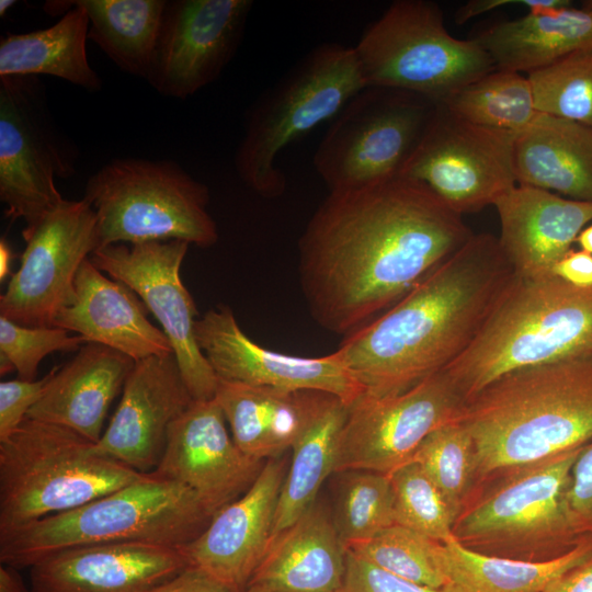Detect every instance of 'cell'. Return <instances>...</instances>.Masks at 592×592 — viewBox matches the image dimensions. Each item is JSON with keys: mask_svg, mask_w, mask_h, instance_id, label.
<instances>
[{"mask_svg": "<svg viewBox=\"0 0 592 592\" xmlns=\"http://www.w3.org/2000/svg\"><path fill=\"white\" fill-rule=\"evenodd\" d=\"M474 234L425 184L397 175L330 191L298 241L314 320L349 335L386 311Z\"/></svg>", "mask_w": 592, "mask_h": 592, "instance_id": "1", "label": "cell"}, {"mask_svg": "<svg viewBox=\"0 0 592 592\" xmlns=\"http://www.w3.org/2000/svg\"><path fill=\"white\" fill-rule=\"evenodd\" d=\"M514 276L499 239L477 234L335 350L362 389L383 397L445 369L474 342Z\"/></svg>", "mask_w": 592, "mask_h": 592, "instance_id": "2", "label": "cell"}, {"mask_svg": "<svg viewBox=\"0 0 592 592\" xmlns=\"http://www.w3.org/2000/svg\"><path fill=\"white\" fill-rule=\"evenodd\" d=\"M459 420L473 437L480 476L581 448L592 442V362L510 372L470 398Z\"/></svg>", "mask_w": 592, "mask_h": 592, "instance_id": "3", "label": "cell"}, {"mask_svg": "<svg viewBox=\"0 0 592 592\" xmlns=\"http://www.w3.org/2000/svg\"><path fill=\"white\" fill-rule=\"evenodd\" d=\"M560 361L592 362V287L513 276L469 348L443 372L466 402L501 376Z\"/></svg>", "mask_w": 592, "mask_h": 592, "instance_id": "4", "label": "cell"}, {"mask_svg": "<svg viewBox=\"0 0 592 592\" xmlns=\"http://www.w3.org/2000/svg\"><path fill=\"white\" fill-rule=\"evenodd\" d=\"M210 519L190 488L145 474L76 509L0 532V561L30 568L59 550L100 544L182 547L197 537Z\"/></svg>", "mask_w": 592, "mask_h": 592, "instance_id": "5", "label": "cell"}, {"mask_svg": "<svg viewBox=\"0 0 592 592\" xmlns=\"http://www.w3.org/2000/svg\"><path fill=\"white\" fill-rule=\"evenodd\" d=\"M145 474L58 424L26 418L0 442V532L76 509Z\"/></svg>", "mask_w": 592, "mask_h": 592, "instance_id": "6", "label": "cell"}, {"mask_svg": "<svg viewBox=\"0 0 592 592\" xmlns=\"http://www.w3.org/2000/svg\"><path fill=\"white\" fill-rule=\"evenodd\" d=\"M364 88L353 47H315L252 105L235 158L241 180L265 197L281 195L286 186L276 167L282 150L335 117Z\"/></svg>", "mask_w": 592, "mask_h": 592, "instance_id": "7", "label": "cell"}, {"mask_svg": "<svg viewBox=\"0 0 592 592\" xmlns=\"http://www.w3.org/2000/svg\"><path fill=\"white\" fill-rule=\"evenodd\" d=\"M353 49L365 87L410 92L436 105L496 69L476 38L452 36L439 5L425 0L392 2Z\"/></svg>", "mask_w": 592, "mask_h": 592, "instance_id": "8", "label": "cell"}, {"mask_svg": "<svg viewBox=\"0 0 592 592\" xmlns=\"http://www.w3.org/2000/svg\"><path fill=\"white\" fill-rule=\"evenodd\" d=\"M83 198L96 214L100 248L159 240L207 248L218 240L207 186L173 161H110L88 180Z\"/></svg>", "mask_w": 592, "mask_h": 592, "instance_id": "9", "label": "cell"}, {"mask_svg": "<svg viewBox=\"0 0 592 592\" xmlns=\"http://www.w3.org/2000/svg\"><path fill=\"white\" fill-rule=\"evenodd\" d=\"M583 447L511 470L456 521V539L471 549L525 560H546L573 548L587 538L568 497L572 466Z\"/></svg>", "mask_w": 592, "mask_h": 592, "instance_id": "10", "label": "cell"}, {"mask_svg": "<svg viewBox=\"0 0 592 592\" xmlns=\"http://www.w3.org/2000/svg\"><path fill=\"white\" fill-rule=\"evenodd\" d=\"M436 104L406 91L366 87L334 117L312 159L330 191L400 175Z\"/></svg>", "mask_w": 592, "mask_h": 592, "instance_id": "11", "label": "cell"}, {"mask_svg": "<svg viewBox=\"0 0 592 592\" xmlns=\"http://www.w3.org/2000/svg\"><path fill=\"white\" fill-rule=\"evenodd\" d=\"M44 101L37 77H0V200L23 231L65 201L55 179L73 172Z\"/></svg>", "mask_w": 592, "mask_h": 592, "instance_id": "12", "label": "cell"}, {"mask_svg": "<svg viewBox=\"0 0 592 592\" xmlns=\"http://www.w3.org/2000/svg\"><path fill=\"white\" fill-rule=\"evenodd\" d=\"M516 135L473 124L436 105L400 175L422 182L462 216L479 212L517 185Z\"/></svg>", "mask_w": 592, "mask_h": 592, "instance_id": "13", "label": "cell"}, {"mask_svg": "<svg viewBox=\"0 0 592 592\" xmlns=\"http://www.w3.org/2000/svg\"><path fill=\"white\" fill-rule=\"evenodd\" d=\"M465 405L443 371L399 394L361 395L349 407L335 473L390 474L412 458L429 434L459 420Z\"/></svg>", "mask_w": 592, "mask_h": 592, "instance_id": "14", "label": "cell"}, {"mask_svg": "<svg viewBox=\"0 0 592 592\" xmlns=\"http://www.w3.org/2000/svg\"><path fill=\"white\" fill-rule=\"evenodd\" d=\"M19 269L0 296V316L27 327H53L75 299L82 263L100 248L96 214L84 198L65 200L32 229Z\"/></svg>", "mask_w": 592, "mask_h": 592, "instance_id": "15", "label": "cell"}, {"mask_svg": "<svg viewBox=\"0 0 592 592\" xmlns=\"http://www.w3.org/2000/svg\"><path fill=\"white\" fill-rule=\"evenodd\" d=\"M189 246L182 240L115 243L98 248L90 260L140 297L169 339L193 399L205 401L215 398L219 378L197 344V309L180 275Z\"/></svg>", "mask_w": 592, "mask_h": 592, "instance_id": "16", "label": "cell"}, {"mask_svg": "<svg viewBox=\"0 0 592 592\" xmlns=\"http://www.w3.org/2000/svg\"><path fill=\"white\" fill-rule=\"evenodd\" d=\"M251 0L168 1L147 81L186 99L218 78L241 41Z\"/></svg>", "mask_w": 592, "mask_h": 592, "instance_id": "17", "label": "cell"}, {"mask_svg": "<svg viewBox=\"0 0 592 592\" xmlns=\"http://www.w3.org/2000/svg\"><path fill=\"white\" fill-rule=\"evenodd\" d=\"M195 337L221 380L288 391H321L349 407L362 395L335 351L318 357L271 351L242 331L228 306L219 305L197 319Z\"/></svg>", "mask_w": 592, "mask_h": 592, "instance_id": "18", "label": "cell"}, {"mask_svg": "<svg viewBox=\"0 0 592 592\" xmlns=\"http://www.w3.org/2000/svg\"><path fill=\"white\" fill-rule=\"evenodd\" d=\"M214 399L194 401L169 429L157 467L149 474L190 488L213 516L253 483L263 460L244 454Z\"/></svg>", "mask_w": 592, "mask_h": 592, "instance_id": "19", "label": "cell"}, {"mask_svg": "<svg viewBox=\"0 0 592 592\" xmlns=\"http://www.w3.org/2000/svg\"><path fill=\"white\" fill-rule=\"evenodd\" d=\"M194 401L173 353L137 361L94 451L149 474L160 462L170 426Z\"/></svg>", "mask_w": 592, "mask_h": 592, "instance_id": "20", "label": "cell"}, {"mask_svg": "<svg viewBox=\"0 0 592 592\" xmlns=\"http://www.w3.org/2000/svg\"><path fill=\"white\" fill-rule=\"evenodd\" d=\"M285 465L266 462L251 487L217 511L204 531L180 547L191 567L243 592L273 538V527Z\"/></svg>", "mask_w": 592, "mask_h": 592, "instance_id": "21", "label": "cell"}, {"mask_svg": "<svg viewBox=\"0 0 592 592\" xmlns=\"http://www.w3.org/2000/svg\"><path fill=\"white\" fill-rule=\"evenodd\" d=\"M190 563L180 547L116 543L72 547L30 567L32 592H150Z\"/></svg>", "mask_w": 592, "mask_h": 592, "instance_id": "22", "label": "cell"}, {"mask_svg": "<svg viewBox=\"0 0 592 592\" xmlns=\"http://www.w3.org/2000/svg\"><path fill=\"white\" fill-rule=\"evenodd\" d=\"M501 232L500 247L519 278L537 280L553 270L592 221V202L516 185L493 205Z\"/></svg>", "mask_w": 592, "mask_h": 592, "instance_id": "23", "label": "cell"}, {"mask_svg": "<svg viewBox=\"0 0 592 592\" xmlns=\"http://www.w3.org/2000/svg\"><path fill=\"white\" fill-rule=\"evenodd\" d=\"M148 312L130 287L99 270L88 258L76 275L73 301L59 310L53 327L112 348L135 362L172 354L169 339L150 322Z\"/></svg>", "mask_w": 592, "mask_h": 592, "instance_id": "24", "label": "cell"}, {"mask_svg": "<svg viewBox=\"0 0 592 592\" xmlns=\"http://www.w3.org/2000/svg\"><path fill=\"white\" fill-rule=\"evenodd\" d=\"M135 361L102 344L87 342L53 375L29 419L66 426L96 443L111 403L123 391Z\"/></svg>", "mask_w": 592, "mask_h": 592, "instance_id": "25", "label": "cell"}, {"mask_svg": "<svg viewBox=\"0 0 592 592\" xmlns=\"http://www.w3.org/2000/svg\"><path fill=\"white\" fill-rule=\"evenodd\" d=\"M346 550L333 520L314 504L272 538L249 585L273 592H338L345 578Z\"/></svg>", "mask_w": 592, "mask_h": 592, "instance_id": "26", "label": "cell"}, {"mask_svg": "<svg viewBox=\"0 0 592 592\" xmlns=\"http://www.w3.org/2000/svg\"><path fill=\"white\" fill-rule=\"evenodd\" d=\"M517 185L592 202V127L539 113L514 141Z\"/></svg>", "mask_w": 592, "mask_h": 592, "instance_id": "27", "label": "cell"}, {"mask_svg": "<svg viewBox=\"0 0 592 592\" xmlns=\"http://www.w3.org/2000/svg\"><path fill=\"white\" fill-rule=\"evenodd\" d=\"M318 392L288 391L219 379L215 400L237 446L250 457L264 460L292 448L310 415Z\"/></svg>", "mask_w": 592, "mask_h": 592, "instance_id": "28", "label": "cell"}, {"mask_svg": "<svg viewBox=\"0 0 592 592\" xmlns=\"http://www.w3.org/2000/svg\"><path fill=\"white\" fill-rule=\"evenodd\" d=\"M476 39L497 69L527 75L592 48V10L562 5L528 12L490 26Z\"/></svg>", "mask_w": 592, "mask_h": 592, "instance_id": "29", "label": "cell"}, {"mask_svg": "<svg viewBox=\"0 0 592 592\" xmlns=\"http://www.w3.org/2000/svg\"><path fill=\"white\" fill-rule=\"evenodd\" d=\"M437 559L454 592H546L592 559V538L550 559L525 560L477 551L455 537L439 543Z\"/></svg>", "mask_w": 592, "mask_h": 592, "instance_id": "30", "label": "cell"}, {"mask_svg": "<svg viewBox=\"0 0 592 592\" xmlns=\"http://www.w3.org/2000/svg\"><path fill=\"white\" fill-rule=\"evenodd\" d=\"M64 2L71 8L50 27L1 37L0 77L47 75L90 91L101 89L87 55V12L73 1Z\"/></svg>", "mask_w": 592, "mask_h": 592, "instance_id": "31", "label": "cell"}, {"mask_svg": "<svg viewBox=\"0 0 592 592\" xmlns=\"http://www.w3.org/2000/svg\"><path fill=\"white\" fill-rule=\"evenodd\" d=\"M349 406L318 392L310 415L292 446V459L277 502L273 537L296 522L314 504L331 473H335L338 447Z\"/></svg>", "mask_w": 592, "mask_h": 592, "instance_id": "32", "label": "cell"}, {"mask_svg": "<svg viewBox=\"0 0 592 592\" xmlns=\"http://www.w3.org/2000/svg\"><path fill=\"white\" fill-rule=\"evenodd\" d=\"M164 0H77L91 38L122 70L147 80L162 24Z\"/></svg>", "mask_w": 592, "mask_h": 592, "instance_id": "33", "label": "cell"}, {"mask_svg": "<svg viewBox=\"0 0 592 592\" xmlns=\"http://www.w3.org/2000/svg\"><path fill=\"white\" fill-rule=\"evenodd\" d=\"M441 105L473 124L512 133L522 132L539 114L527 76L497 68Z\"/></svg>", "mask_w": 592, "mask_h": 592, "instance_id": "34", "label": "cell"}, {"mask_svg": "<svg viewBox=\"0 0 592 592\" xmlns=\"http://www.w3.org/2000/svg\"><path fill=\"white\" fill-rule=\"evenodd\" d=\"M349 473L343 480L333 519L346 548L395 524L389 475L371 470Z\"/></svg>", "mask_w": 592, "mask_h": 592, "instance_id": "35", "label": "cell"}, {"mask_svg": "<svg viewBox=\"0 0 592 592\" xmlns=\"http://www.w3.org/2000/svg\"><path fill=\"white\" fill-rule=\"evenodd\" d=\"M439 543L394 524L348 549L397 577L429 588L443 589L447 585V580L437 559Z\"/></svg>", "mask_w": 592, "mask_h": 592, "instance_id": "36", "label": "cell"}, {"mask_svg": "<svg viewBox=\"0 0 592 592\" xmlns=\"http://www.w3.org/2000/svg\"><path fill=\"white\" fill-rule=\"evenodd\" d=\"M539 113L592 127V48L526 75Z\"/></svg>", "mask_w": 592, "mask_h": 592, "instance_id": "37", "label": "cell"}, {"mask_svg": "<svg viewBox=\"0 0 592 592\" xmlns=\"http://www.w3.org/2000/svg\"><path fill=\"white\" fill-rule=\"evenodd\" d=\"M388 475L395 524L441 543L455 538L459 514L418 463L409 460Z\"/></svg>", "mask_w": 592, "mask_h": 592, "instance_id": "38", "label": "cell"}, {"mask_svg": "<svg viewBox=\"0 0 592 592\" xmlns=\"http://www.w3.org/2000/svg\"><path fill=\"white\" fill-rule=\"evenodd\" d=\"M410 460L422 467L459 514L476 474L475 444L462 421H453L429 434Z\"/></svg>", "mask_w": 592, "mask_h": 592, "instance_id": "39", "label": "cell"}, {"mask_svg": "<svg viewBox=\"0 0 592 592\" xmlns=\"http://www.w3.org/2000/svg\"><path fill=\"white\" fill-rule=\"evenodd\" d=\"M86 340L57 327H27L0 316V374L16 371L19 378L35 380L39 363L54 352L78 351Z\"/></svg>", "mask_w": 592, "mask_h": 592, "instance_id": "40", "label": "cell"}, {"mask_svg": "<svg viewBox=\"0 0 592 592\" xmlns=\"http://www.w3.org/2000/svg\"><path fill=\"white\" fill-rule=\"evenodd\" d=\"M338 592H454L433 589L389 573L346 550V572Z\"/></svg>", "mask_w": 592, "mask_h": 592, "instance_id": "41", "label": "cell"}, {"mask_svg": "<svg viewBox=\"0 0 592 592\" xmlns=\"http://www.w3.org/2000/svg\"><path fill=\"white\" fill-rule=\"evenodd\" d=\"M53 369L37 380L11 379L0 383V442L8 440L26 419L43 395Z\"/></svg>", "mask_w": 592, "mask_h": 592, "instance_id": "42", "label": "cell"}, {"mask_svg": "<svg viewBox=\"0 0 592 592\" xmlns=\"http://www.w3.org/2000/svg\"><path fill=\"white\" fill-rule=\"evenodd\" d=\"M568 497L582 535L592 538V442L581 449L572 466Z\"/></svg>", "mask_w": 592, "mask_h": 592, "instance_id": "43", "label": "cell"}, {"mask_svg": "<svg viewBox=\"0 0 592 592\" xmlns=\"http://www.w3.org/2000/svg\"><path fill=\"white\" fill-rule=\"evenodd\" d=\"M150 592H234L223 582L204 571L187 567Z\"/></svg>", "mask_w": 592, "mask_h": 592, "instance_id": "44", "label": "cell"}, {"mask_svg": "<svg viewBox=\"0 0 592 592\" xmlns=\"http://www.w3.org/2000/svg\"><path fill=\"white\" fill-rule=\"evenodd\" d=\"M553 273L578 287H592V254L571 249L554 266Z\"/></svg>", "mask_w": 592, "mask_h": 592, "instance_id": "45", "label": "cell"}, {"mask_svg": "<svg viewBox=\"0 0 592 592\" xmlns=\"http://www.w3.org/2000/svg\"><path fill=\"white\" fill-rule=\"evenodd\" d=\"M569 3L566 0H471L457 10L456 22L466 23L477 15L510 4H522L528 8V12H535L551 7L569 5Z\"/></svg>", "mask_w": 592, "mask_h": 592, "instance_id": "46", "label": "cell"}, {"mask_svg": "<svg viewBox=\"0 0 592 592\" xmlns=\"http://www.w3.org/2000/svg\"><path fill=\"white\" fill-rule=\"evenodd\" d=\"M546 592H592V559L561 577Z\"/></svg>", "mask_w": 592, "mask_h": 592, "instance_id": "47", "label": "cell"}, {"mask_svg": "<svg viewBox=\"0 0 592 592\" xmlns=\"http://www.w3.org/2000/svg\"><path fill=\"white\" fill-rule=\"evenodd\" d=\"M0 592H32V589L27 587L18 568L1 563Z\"/></svg>", "mask_w": 592, "mask_h": 592, "instance_id": "48", "label": "cell"}, {"mask_svg": "<svg viewBox=\"0 0 592 592\" xmlns=\"http://www.w3.org/2000/svg\"><path fill=\"white\" fill-rule=\"evenodd\" d=\"M13 253L5 239L0 241V280L3 281L10 273V263Z\"/></svg>", "mask_w": 592, "mask_h": 592, "instance_id": "49", "label": "cell"}, {"mask_svg": "<svg viewBox=\"0 0 592 592\" xmlns=\"http://www.w3.org/2000/svg\"><path fill=\"white\" fill-rule=\"evenodd\" d=\"M576 242L580 249L592 254V224L584 227L578 235Z\"/></svg>", "mask_w": 592, "mask_h": 592, "instance_id": "50", "label": "cell"}, {"mask_svg": "<svg viewBox=\"0 0 592 592\" xmlns=\"http://www.w3.org/2000/svg\"><path fill=\"white\" fill-rule=\"evenodd\" d=\"M16 1L14 0H1L0 1V15L3 16L7 14L8 10L11 9Z\"/></svg>", "mask_w": 592, "mask_h": 592, "instance_id": "51", "label": "cell"}, {"mask_svg": "<svg viewBox=\"0 0 592 592\" xmlns=\"http://www.w3.org/2000/svg\"><path fill=\"white\" fill-rule=\"evenodd\" d=\"M243 592H273L260 585H249Z\"/></svg>", "mask_w": 592, "mask_h": 592, "instance_id": "52", "label": "cell"}, {"mask_svg": "<svg viewBox=\"0 0 592 592\" xmlns=\"http://www.w3.org/2000/svg\"><path fill=\"white\" fill-rule=\"evenodd\" d=\"M582 8L587 10H592V0L584 1Z\"/></svg>", "mask_w": 592, "mask_h": 592, "instance_id": "53", "label": "cell"}]
</instances>
